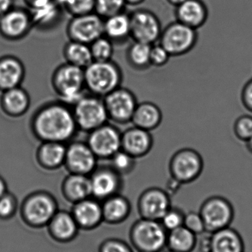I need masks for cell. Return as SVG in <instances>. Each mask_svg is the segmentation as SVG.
I'll return each instance as SVG.
<instances>
[{"label":"cell","instance_id":"47","mask_svg":"<svg viewBox=\"0 0 252 252\" xmlns=\"http://www.w3.org/2000/svg\"><path fill=\"white\" fill-rule=\"evenodd\" d=\"M185 1H186V0H167V1H168L170 4L175 6V7L180 5V4L184 2Z\"/></svg>","mask_w":252,"mask_h":252},{"label":"cell","instance_id":"25","mask_svg":"<svg viewBox=\"0 0 252 252\" xmlns=\"http://www.w3.org/2000/svg\"><path fill=\"white\" fill-rule=\"evenodd\" d=\"M176 7L177 21L194 29L201 28L208 19V8L202 0H186Z\"/></svg>","mask_w":252,"mask_h":252},{"label":"cell","instance_id":"38","mask_svg":"<svg viewBox=\"0 0 252 252\" xmlns=\"http://www.w3.org/2000/svg\"><path fill=\"white\" fill-rule=\"evenodd\" d=\"M125 4V0H96L95 9L98 15L107 19L121 13Z\"/></svg>","mask_w":252,"mask_h":252},{"label":"cell","instance_id":"12","mask_svg":"<svg viewBox=\"0 0 252 252\" xmlns=\"http://www.w3.org/2000/svg\"><path fill=\"white\" fill-rule=\"evenodd\" d=\"M94 153L87 142L72 140L67 144L64 167L68 173L90 176L99 166Z\"/></svg>","mask_w":252,"mask_h":252},{"label":"cell","instance_id":"1","mask_svg":"<svg viewBox=\"0 0 252 252\" xmlns=\"http://www.w3.org/2000/svg\"><path fill=\"white\" fill-rule=\"evenodd\" d=\"M30 128L40 142L68 144L78 131L72 108L59 100L39 106L31 116Z\"/></svg>","mask_w":252,"mask_h":252},{"label":"cell","instance_id":"26","mask_svg":"<svg viewBox=\"0 0 252 252\" xmlns=\"http://www.w3.org/2000/svg\"><path fill=\"white\" fill-rule=\"evenodd\" d=\"M102 207L104 222L108 224H121L127 220L132 213L130 200L121 193L102 201Z\"/></svg>","mask_w":252,"mask_h":252},{"label":"cell","instance_id":"20","mask_svg":"<svg viewBox=\"0 0 252 252\" xmlns=\"http://www.w3.org/2000/svg\"><path fill=\"white\" fill-rule=\"evenodd\" d=\"M202 250L205 252H244V240L230 226L208 233Z\"/></svg>","mask_w":252,"mask_h":252},{"label":"cell","instance_id":"40","mask_svg":"<svg viewBox=\"0 0 252 252\" xmlns=\"http://www.w3.org/2000/svg\"><path fill=\"white\" fill-rule=\"evenodd\" d=\"M234 133L239 140L247 142L252 136V116L242 115L234 124Z\"/></svg>","mask_w":252,"mask_h":252},{"label":"cell","instance_id":"19","mask_svg":"<svg viewBox=\"0 0 252 252\" xmlns=\"http://www.w3.org/2000/svg\"><path fill=\"white\" fill-rule=\"evenodd\" d=\"M49 236L59 244H69L78 237L80 229L71 212L59 210L46 226Z\"/></svg>","mask_w":252,"mask_h":252},{"label":"cell","instance_id":"10","mask_svg":"<svg viewBox=\"0 0 252 252\" xmlns=\"http://www.w3.org/2000/svg\"><path fill=\"white\" fill-rule=\"evenodd\" d=\"M109 121L117 125L131 123L138 105L134 93L125 87H120L103 97Z\"/></svg>","mask_w":252,"mask_h":252},{"label":"cell","instance_id":"42","mask_svg":"<svg viewBox=\"0 0 252 252\" xmlns=\"http://www.w3.org/2000/svg\"><path fill=\"white\" fill-rule=\"evenodd\" d=\"M98 252H134L131 245L119 238H108L99 246Z\"/></svg>","mask_w":252,"mask_h":252},{"label":"cell","instance_id":"3","mask_svg":"<svg viewBox=\"0 0 252 252\" xmlns=\"http://www.w3.org/2000/svg\"><path fill=\"white\" fill-rule=\"evenodd\" d=\"M51 85L58 100L72 107L86 93L84 69L65 63L53 71Z\"/></svg>","mask_w":252,"mask_h":252},{"label":"cell","instance_id":"16","mask_svg":"<svg viewBox=\"0 0 252 252\" xmlns=\"http://www.w3.org/2000/svg\"><path fill=\"white\" fill-rule=\"evenodd\" d=\"M68 35L72 41L90 45L105 35V22L95 13L75 16L68 26Z\"/></svg>","mask_w":252,"mask_h":252},{"label":"cell","instance_id":"31","mask_svg":"<svg viewBox=\"0 0 252 252\" xmlns=\"http://www.w3.org/2000/svg\"><path fill=\"white\" fill-rule=\"evenodd\" d=\"M30 7L31 21L41 26L52 23L59 14V4L55 0H38Z\"/></svg>","mask_w":252,"mask_h":252},{"label":"cell","instance_id":"14","mask_svg":"<svg viewBox=\"0 0 252 252\" xmlns=\"http://www.w3.org/2000/svg\"><path fill=\"white\" fill-rule=\"evenodd\" d=\"M171 207L169 192L157 187L144 189L138 198V212L143 219L160 220Z\"/></svg>","mask_w":252,"mask_h":252},{"label":"cell","instance_id":"15","mask_svg":"<svg viewBox=\"0 0 252 252\" xmlns=\"http://www.w3.org/2000/svg\"><path fill=\"white\" fill-rule=\"evenodd\" d=\"M130 18V35L135 41L153 45L159 41L162 32L159 19L152 12L139 10Z\"/></svg>","mask_w":252,"mask_h":252},{"label":"cell","instance_id":"27","mask_svg":"<svg viewBox=\"0 0 252 252\" xmlns=\"http://www.w3.org/2000/svg\"><path fill=\"white\" fill-rule=\"evenodd\" d=\"M30 14L21 10H10L4 13L1 20V32L10 39H19L26 35L31 26Z\"/></svg>","mask_w":252,"mask_h":252},{"label":"cell","instance_id":"6","mask_svg":"<svg viewBox=\"0 0 252 252\" xmlns=\"http://www.w3.org/2000/svg\"><path fill=\"white\" fill-rule=\"evenodd\" d=\"M71 108L81 131L88 133L109 121L103 97L87 93Z\"/></svg>","mask_w":252,"mask_h":252},{"label":"cell","instance_id":"5","mask_svg":"<svg viewBox=\"0 0 252 252\" xmlns=\"http://www.w3.org/2000/svg\"><path fill=\"white\" fill-rule=\"evenodd\" d=\"M167 233L160 220L140 218L132 225L129 237L138 252H161L167 247Z\"/></svg>","mask_w":252,"mask_h":252},{"label":"cell","instance_id":"44","mask_svg":"<svg viewBox=\"0 0 252 252\" xmlns=\"http://www.w3.org/2000/svg\"><path fill=\"white\" fill-rule=\"evenodd\" d=\"M241 100L246 109L252 113V78L244 85L241 93Z\"/></svg>","mask_w":252,"mask_h":252},{"label":"cell","instance_id":"9","mask_svg":"<svg viewBox=\"0 0 252 252\" xmlns=\"http://www.w3.org/2000/svg\"><path fill=\"white\" fill-rule=\"evenodd\" d=\"M159 41L171 57L181 56L187 54L196 45L198 32L197 30L176 21L162 30Z\"/></svg>","mask_w":252,"mask_h":252},{"label":"cell","instance_id":"24","mask_svg":"<svg viewBox=\"0 0 252 252\" xmlns=\"http://www.w3.org/2000/svg\"><path fill=\"white\" fill-rule=\"evenodd\" d=\"M61 192L64 198L72 204L92 197L90 176L68 173L62 181Z\"/></svg>","mask_w":252,"mask_h":252},{"label":"cell","instance_id":"17","mask_svg":"<svg viewBox=\"0 0 252 252\" xmlns=\"http://www.w3.org/2000/svg\"><path fill=\"white\" fill-rule=\"evenodd\" d=\"M71 213L80 230H94L104 223L102 202L93 197L72 204Z\"/></svg>","mask_w":252,"mask_h":252},{"label":"cell","instance_id":"41","mask_svg":"<svg viewBox=\"0 0 252 252\" xmlns=\"http://www.w3.org/2000/svg\"><path fill=\"white\" fill-rule=\"evenodd\" d=\"M183 226L193 232L197 236L201 234L206 233L204 220L200 215L199 212H189L186 213L183 220Z\"/></svg>","mask_w":252,"mask_h":252},{"label":"cell","instance_id":"28","mask_svg":"<svg viewBox=\"0 0 252 252\" xmlns=\"http://www.w3.org/2000/svg\"><path fill=\"white\" fill-rule=\"evenodd\" d=\"M162 120L161 109L152 102L144 101L138 103L131 123L136 127L151 132L159 127Z\"/></svg>","mask_w":252,"mask_h":252},{"label":"cell","instance_id":"29","mask_svg":"<svg viewBox=\"0 0 252 252\" xmlns=\"http://www.w3.org/2000/svg\"><path fill=\"white\" fill-rule=\"evenodd\" d=\"M197 242V235L183 226L167 233V247L171 252H192Z\"/></svg>","mask_w":252,"mask_h":252},{"label":"cell","instance_id":"35","mask_svg":"<svg viewBox=\"0 0 252 252\" xmlns=\"http://www.w3.org/2000/svg\"><path fill=\"white\" fill-rule=\"evenodd\" d=\"M92 56L94 62H108L113 56V44L108 37L102 35L90 44Z\"/></svg>","mask_w":252,"mask_h":252},{"label":"cell","instance_id":"51","mask_svg":"<svg viewBox=\"0 0 252 252\" xmlns=\"http://www.w3.org/2000/svg\"><path fill=\"white\" fill-rule=\"evenodd\" d=\"M166 252H171V251H170V250H168V251Z\"/></svg>","mask_w":252,"mask_h":252},{"label":"cell","instance_id":"50","mask_svg":"<svg viewBox=\"0 0 252 252\" xmlns=\"http://www.w3.org/2000/svg\"><path fill=\"white\" fill-rule=\"evenodd\" d=\"M25 1H27V2L29 4V5H31V4H32L33 3L35 2V1H38V0H25Z\"/></svg>","mask_w":252,"mask_h":252},{"label":"cell","instance_id":"21","mask_svg":"<svg viewBox=\"0 0 252 252\" xmlns=\"http://www.w3.org/2000/svg\"><path fill=\"white\" fill-rule=\"evenodd\" d=\"M67 144L57 142H41L36 148L35 159L40 168L54 171L64 167Z\"/></svg>","mask_w":252,"mask_h":252},{"label":"cell","instance_id":"43","mask_svg":"<svg viewBox=\"0 0 252 252\" xmlns=\"http://www.w3.org/2000/svg\"><path fill=\"white\" fill-rule=\"evenodd\" d=\"M170 58L171 56L170 53L161 44H153L152 46L150 53L151 66L162 67L168 63Z\"/></svg>","mask_w":252,"mask_h":252},{"label":"cell","instance_id":"4","mask_svg":"<svg viewBox=\"0 0 252 252\" xmlns=\"http://www.w3.org/2000/svg\"><path fill=\"white\" fill-rule=\"evenodd\" d=\"M85 88L87 93L104 97L121 87L123 73L113 61L94 62L84 69Z\"/></svg>","mask_w":252,"mask_h":252},{"label":"cell","instance_id":"11","mask_svg":"<svg viewBox=\"0 0 252 252\" xmlns=\"http://www.w3.org/2000/svg\"><path fill=\"white\" fill-rule=\"evenodd\" d=\"M86 142L98 159L109 160L121 149V131L116 126L107 123L89 132Z\"/></svg>","mask_w":252,"mask_h":252},{"label":"cell","instance_id":"49","mask_svg":"<svg viewBox=\"0 0 252 252\" xmlns=\"http://www.w3.org/2000/svg\"><path fill=\"white\" fill-rule=\"evenodd\" d=\"M246 144H247V149H248L252 154V136L250 140L247 141V142H246Z\"/></svg>","mask_w":252,"mask_h":252},{"label":"cell","instance_id":"39","mask_svg":"<svg viewBox=\"0 0 252 252\" xmlns=\"http://www.w3.org/2000/svg\"><path fill=\"white\" fill-rule=\"evenodd\" d=\"M185 213L178 207H172L160 220L164 229L170 232L183 226Z\"/></svg>","mask_w":252,"mask_h":252},{"label":"cell","instance_id":"13","mask_svg":"<svg viewBox=\"0 0 252 252\" xmlns=\"http://www.w3.org/2000/svg\"><path fill=\"white\" fill-rule=\"evenodd\" d=\"M90 179L92 197L101 202L121 193L124 187L123 176L109 164L98 166L90 174Z\"/></svg>","mask_w":252,"mask_h":252},{"label":"cell","instance_id":"22","mask_svg":"<svg viewBox=\"0 0 252 252\" xmlns=\"http://www.w3.org/2000/svg\"><path fill=\"white\" fill-rule=\"evenodd\" d=\"M31 106L29 93L22 86L3 91L0 97V108L9 118H19L25 115Z\"/></svg>","mask_w":252,"mask_h":252},{"label":"cell","instance_id":"2","mask_svg":"<svg viewBox=\"0 0 252 252\" xmlns=\"http://www.w3.org/2000/svg\"><path fill=\"white\" fill-rule=\"evenodd\" d=\"M59 210L57 200L46 190H36L28 194L19 208L22 222L34 229L46 228Z\"/></svg>","mask_w":252,"mask_h":252},{"label":"cell","instance_id":"45","mask_svg":"<svg viewBox=\"0 0 252 252\" xmlns=\"http://www.w3.org/2000/svg\"><path fill=\"white\" fill-rule=\"evenodd\" d=\"M12 0H0V14H4L10 10Z\"/></svg>","mask_w":252,"mask_h":252},{"label":"cell","instance_id":"30","mask_svg":"<svg viewBox=\"0 0 252 252\" xmlns=\"http://www.w3.org/2000/svg\"><path fill=\"white\" fill-rule=\"evenodd\" d=\"M63 55L65 62L83 69L93 62L90 45L72 40L65 45Z\"/></svg>","mask_w":252,"mask_h":252},{"label":"cell","instance_id":"46","mask_svg":"<svg viewBox=\"0 0 252 252\" xmlns=\"http://www.w3.org/2000/svg\"><path fill=\"white\" fill-rule=\"evenodd\" d=\"M7 191H8V188H7V182L4 180V178L0 176V197Z\"/></svg>","mask_w":252,"mask_h":252},{"label":"cell","instance_id":"8","mask_svg":"<svg viewBox=\"0 0 252 252\" xmlns=\"http://www.w3.org/2000/svg\"><path fill=\"white\" fill-rule=\"evenodd\" d=\"M199 213L204 220L207 233L229 227L235 217V210L230 201L220 195L206 199L201 204Z\"/></svg>","mask_w":252,"mask_h":252},{"label":"cell","instance_id":"23","mask_svg":"<svg viewBox=\"0 0 252 252\" xmlns=\"http://www.w3.org/2000/svg\"><path fill=\"white\" fill-rule=\"evenodd\" d=\"M23 62L13 56L0 58V91L20 87L25 78Z\"/></svg>","mask_w":252,"mask_h":252},{"label":"cell","instance_id":"48","mask_svg":"<svg viewBox=\"0 0 252 252\" xmlns=\"http://www.w3.org/2000/svg\"><path fill=\"white\" fill-rule=\"evenodd\" d=\"M125 1L126 3H129V4H137L143 2L144 0H125Z\"/></svg>","mask_w":252,"mask_h":252},{"label":"cell","instance_id":"18","mask_svg":"<svg viewBox=\"0 0 252 252\" xmlns=\"http://www.w3.org/2000/svg\"><path fill=\"white\" fill-rule=\"evenodd\" d=\"M150 131L133 126L121 132V150L136 158L144 157L153 147Z\"/></svg>","mask_w":252,"mask_h":252},{"label":"cell","instance_id":"7","mask_svg":"<svg viewBox=\"0 0 252 252\" xmlns=\"http://www.w3.org/2000/svg\"><path fill=\"white\" fill-rule=\"evenodd\" d=\"M204 162L201 154L192 148L176 151L169 163L171 179L179 185H187L198 179L204 170Z\"/></svg>","mask_w":252,"mask_h":252},{"label":"cell","instance_id":"36","mask_svg":"<svg viewBox=\"0 0 252 252\" xmlns=\"http://www.w3.org/2000/svg\"><path fill=\"white\" fill-rule=\"evenodd\" d=\"M59 5L65 7L70 13L76 16L92 13L96 0H55Z\"/></svg>","mask_w":252,"mask_h":252},{"label":"cell","instance_id":"52","mask_svg":"<svg viewBox=\"0 0 252 252\" xmlns=\"http://www.w3.org/2000/svg\"></svg>","mask_w":252,"mask_h":252},{"label":"cell","instance_id":"37","mask_svg":"<svg viewBox=\"0 0 252 252\" xmlns=\"http://www.w3.org/2000/svg\"><path fill=\"white\" fill-rule=\"evenodd\" d=\"M19 208V201L16 195L7 191L0 197V220H8L13 219Z\"/></svg>","mask_w":252,"mask_h":252},{"label":"cell","instance_id":"32","mask_svg":"<svg viewBox=\"0 0 252 252\" xmlns=\"http://www.w3.org/2000/svg\"><path fill=\"white\" fill-rule=\"evenodd\" d=\"M105 35L112 41H121L130 35V18L124 13H117L107 18Z\"/></svg>","mask_w":252,"mask_h":252},{"label":"cell","instance_id":"33","mask_svg":"<svg viewBox=\"0 0 252 252\" xmlns=\"http://www.w3.org/2000/svg\"><path fill=\"white\" fill-rule=\"evenodd\" d=\"M151 44L135 41L130 46L127 53V62L133 69L146 70L150 67Z\"/></svg>","mask_w":252,"mask_h":252},{"label":"cell","instance_id":"34","mask_svg":"<svg viewBox=\"0 0 252 252\" xmlns=\"http://www.w3.org/2000/svg\"><path fill=\"white\" fill-rule=\"evenodd\" d=\"M109 165L121 176L130 174L136 168V158L120 150L109 158Z\"/></svg>","mask_w":252,"mask_h":252}]
</instances>
